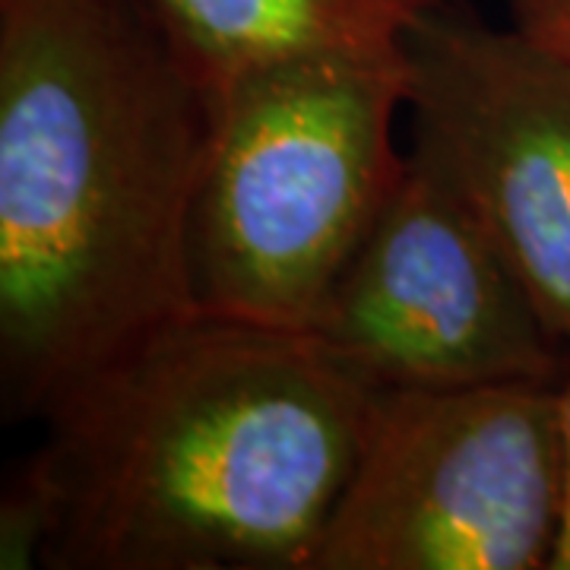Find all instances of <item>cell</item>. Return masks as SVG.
Wrapping results in <instances>:
<instances>
[{"mask_svg":"<svg viewBox=\"0 0 570 570\" xmlns=\"http://www.w3.org/2000/svg\"><path fill=\"white\" fill-rule=\"evenodd\" d=\"M209 96L247 73L317 58H393L453 0H137Z\"/></svg>","mask_w":570,"mask_h":570,"instance_id":"7","label":"cell"},{"mask_svg":"<svg viewBox=\"0 0 570 570\" xmlns=\"http://www.w3.org/2000/svg\"><path fill=\"white\" fill-rule=\"evenodd\" d=\"M558 419H561V530H558V546L551 554L549 570H570V384L561 387L558 396Z\"/></svg>","mask_w":570,"mask_h":570,"instance_id":"9","label":"cell"},{"mask_svg":"<svg viewBox=\"0 0 570 570\" xmlns=\"http://www.w3.org/2000/svg\"><path fill=\"white\" fill-rule=\"evenodd\" d=\"M409 55L317 58L247 73L213 96L194 213L200 311L311 330L406 159Z\"/></svg>","mask_w":570,"mask_h":570,"instance_id":"3","label":"cell"},{"mask_svg":"<svg viewBox=\"0 0 570 570\" xmlns=\"http://www.w3.org/2000/svg\"><path fill=\"white\" fill-rule=\"evenodd\" d=\"M510 26L570 61V0H501Z\"/></svg>","mask_w":570,"mask_h":570,"instance_id":"8","label":"cell"},{"mask_svg":"<svg viewBox=\"0 0 570 570\" xmlns=\"http://www.w3.org/2000/svg\"><path fill=\"white\" fill-rule=\"evenodd\" d=\"M213 96L137 0H0V387L45 415L200 311L194 213Z\"/></svg>","mask_w":570,"mask_h":570,"instance_id":"1","label":"cell"},{"mask_svg":"<svg viewBox=\"0 0 570 570\" xmlns=\"http://www.w3.org/2000/svg\"><path fill=\"white\" fill-rule=\"evenodd\" d=\"M561 387H377L311 570H549Z\"/></svg>","mask_w":570,"mask_h":570,"instance_id":"4","label":"cell"},{"mask_svg":"<svg viewBox=\"0 0 570 570\" xmlns=\"http://www.w3.org/2000/svg\"><path fill=\"white\" fill-rule=\"evenodd\" d=\"M377 387L554 381L558 336L460 197L406 168L311 326Z\"/></svg>","mask_w":570,"mask_h":570,"instance_id":"6","label":"cell"},{"mask_svg":"<svg viewBox=\"0 0 570 570\" xmlns=\"http://www.w3.org/2000/svg\"><path fill=\"white\" fill-rule=\"evenodd\" d=\"M374 390L314 330L156 326L41 415V568L311 570Z\"/></svg>","mask_w":570,"mask_h":570,"instance_id":"2","label":"cell"},{"mask_svg":"<svg viewBox=\"0 0 570 570\" xmlns=\"http://www.w3.org/2000/svg\"><path fill=\"white\" fill-rule=\"evenodd\" d=\"M412 159L434 171L570 340V61L463 0L406 41Z\"/></svg>","mask_w":570,"mask_h":570,"instance_id":"5","label":"cell"}]
</instances>
